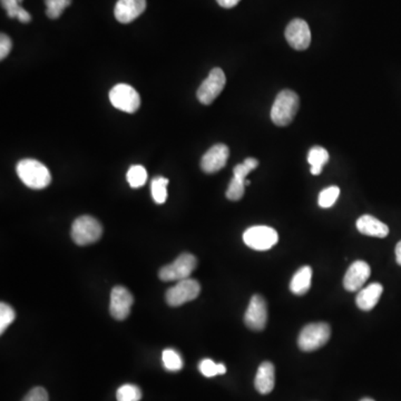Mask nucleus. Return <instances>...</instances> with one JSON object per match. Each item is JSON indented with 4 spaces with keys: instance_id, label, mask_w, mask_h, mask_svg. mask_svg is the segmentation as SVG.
<instances>
[{
    "instance_id": "f257e3e1",
    "label": "nucleus",
    "mask_w": 401,
    "mask_h": 401,
    "mask_svg": "<svg viewBox=\"0 0 401 401\" xmlns=\"http://www.w3.org/2000/svg\"><path fill=\"white\" fill-rule=\"evenodd\" d=\"M16 172L20 181L32 190H43L51 183V172L39 160H22L17 164Z\"/></svg>"
},
{
    "instance_id": "f03ea898",
    "label": "nucleus",
    "mask_w": 401,
    "mask_h": 401,
    "mask_svg": "<svg viewBox=\"0 0 401 401\" xmlns=\"http://www.w3.org/2000/svg\"><path fill=\"white\" fill-rule=\"evenodd\" d=\"M299 96L290 89L280 91L271 108V120L276 126H288L299 110Z\"/></svg>"
},
{
    "instance_id": "7ed1b4c3",
    "label": "nucleus",
    "mask_w": 401,
    "mask_h": 401,
    "mask_svg": "<svg viewBox=\"0 0 401 401\" xmlns=\"http://www.w3.org/2000/svg\"><path fill=\"white\" fill-rule=\"evenodd\" d=\"M331 328L324 322L307 324L301 330L298 339V345L305 352H312L324 347L329 341Z\"/></svg>"
},
{
    "instance_id": "20e7f679",
    "label": "nucleus",
    "mask_w": 401,
    "mask_h": 401,
    "mask_svg": "<svg viewBox=\"0 0 401 401\" xmlns=\"http://www.w3.org/2000/svg\"><path fill=\"white\" fill-rule=\"evenodd\" d=\"M103 234V227L95 217L83 215L74 221L72 227V238L77 246L95 243Z\"/></svg>"
},
{
    "instance_id": "39448f33",
    "label": "nucleus",
    "mask_w": 401,
    "mask_h": 401,
    "mask_svg": "<svg viewBox=\"0 0 401 401\" xmlns=\"http://www.w3.org/2000/svg\"><path fill=\"white\" fill-rule=\"evenodd\" d=\"M196 257L190 253H183L171 265H165L160 269L158 276L165 282L181 281L189 279L193 271L196 270Z\"/></svg>"
},
{
    "instance_id": "423d86ee",
    "label": "nucleus",
    "mask_w": 401,
    "mask_h": 401,
    "mask_svg": "<svg viewBox=\"0 0 401 401\" xmlns=\"http://www.w3.org/2000/svg\"><path fill=\"white\" fill-rule=\"evenodd\" d=\"M243 241L246 246L255 251H267L278 243L279 236L272 227L257 225L244 232Z\"/></svg>"
},
{
    "instance_id": "0eeeda50",
    "label": "nucleus",
    "mask_w": 401,
    "mask_h": 401,
    "mask_svg": "<svg viewBox=\"0 0 401 401\" xmlns=\"http://www.w3.org/2000/svg\"><path fill=\"white\" fill-rule=\"evenodd\" d=\"M110 101L115 108L129 114L136 112L141 106L139 94L127 84L114 86L110 91Z\"/></svg>"
},
{
    "instance_id": "6e6552de",
    "label": "nucleus",
    "mask_w": 401,
    "mask_h": 401,
    "mask_svg": "<svg viewBox=\"0 0 401 401\" xmlns=\"http://www.w3.org/2000/svg\"><path fill=\"white\" fill-rule=\"evenodd\" d=\"M200 292V284L194 279H185L177 282L166 292V303L171 307H179L196 299Z\"/></svg>"
},
{
    "instance_id": "1a4fd4ad",
    "label": "nucleus",
    "mask_w": 401,
    "mask_h": 401,
    "mask_svg": "<svg viewBox=\"0 0 401 401\" xmlns=\"http://www.w3.org/2000/svg\"><path fill=\"white\" fill-rule=\"evenodd\" d=\"M259 165L257 158H246L243 163L238 164L233 169V179L227 187V198L230 200H240L246 191V177Z\"/></svg>"
},
{
    "instance_id": "9d476101",
    "label": "nucleus",
    "mask_w": 401,
    "mask_h": 401,
    "mask_svg": "<svg viewBox=\"0 0 401 401\" xmlns=\"http://www.w3.org/2000/svg\"><path fill=\"white\" fill-rule=\"evenodd\" d=\"M227 83L224 72L221 68H213L209 76L198 89V99L203 105H210L222 93Z\"/></svg>"
},
{
    "instance_id": "9b49d317",
    "label": "nucleus",
    "mask_w": 401,
    "mask_h": 401,
    "mask_svg": "<svg viewBox=\"0 0 401 401\" xmlns=\"http://www.w3.org/2000/svg\"><path fill=\"white\" fill-rule=\"evenodd\" d=\"M267 322V305L265 298L254 294L244 314V324L253 331H262Z\"/></svg>"
},
{
    "instance_id": "f8f14e48",
    "label": "nucleus",
    "mask_w": 401,
    "mask_h": 401,
    "mask_svg": "<svg viewBox=\"0 0 401 401\" xmlns=\"http://www.w3.org/2000/svg\"><path fill=\"white\" fill-rule=\"evenodd\" d=\"M286 39L295 51H305L311 44L309 25L303 19H293L286 30Z\"/></svg>"
},
{
    "instance_id": "ddd939ff",
    "label": "nucleus",
    "mask_w": 401,
    "mask_h": 401,
    "mask_svg": "<svg viewBox=\"0 0 401 401\" xmlns=\"http://www.w3.org/2000/svg\"><path fill=\"white\" fill-rule=\"evenodd\" d=\"M134 298L125 286H116L110 293V312L118 321L125 320L131 313Z\"/></svg>"
},
{
    "instance_id": "4468645a",
    "label": "nucleus",
    "mask_w": 401,
    "mask_h": 401,
    "mask_svg": "<svg viewBox=\"0 0 401 401\" xmlns=\"http://www.w3.org/2000/svg\"><path fill=\"white\" fill-rule=\"evenodd\" d=\"M371 274L369 265L364 261H356L350 265L343 278V286L349 292L360 291Z\"/></svg>"
},
{
    "instance_id": "2eb2a0df",
    "label": "nucleus",
    "mask_w": 401,
    "mask_h": 401,
    "mask_svg": "<svg viewBox=\"0 0 401 401\" xmlns=\"http://www.w3.org/2000/svg\"><path fill=\"white\" fill-rule=\"evenodd\" d=\"M229 156H230V150L227 145H214L202 158L200 167L205 173H217L227 165Z\"/></svg>"
},
{
    "instance_id": "dca6fc26",
    "label": "nucleus",
    "mask_w": 401,
    "mask_h": 401,
    "mask_svg": "<svg viewBox=\"0 0 401 401\" xmlns=\"http://www.w3.org/2000/svg\"><path fill=\"white\" fill-rule=\"evenodd\" d=\"M146 9V0H118L114 15L122 24H129Z\"/></svg>"
},
{
    "instance_id": "f3484780",
    "label": "nucleus",
    "mask_w": 401,
    "mask_h": 401,
    "mask_svg": "<svg viewBox=\"0 0 401 401\" xmlns=\"http://www.w3.org/2000/svg\"><path fill=\"white\" fill-rule=\"evenodd\" d=\"M274 385H276V369L272 362L265 361L260 364L257 376L254 379V386L261 395H267L274 389Z\"/></svg>"
},
{
    "instance_id": "a211bd4d",
    "label": "nucleus",
    "mask_w": 401,
    "mask_h": 401,
    "mask_svg": "<svg viewBox=\"0 0 401 401\" xmlns=\"http://www.w3.org/2000/svg\"><path fill=\"white\" fill-rule=\"evenodd\" d=\"M356 225L357 230L364 236L383 238L389 234V227L369 214H364L359 217Z\"/></svg>"
},
{
    "instance_id": "6ab92c4d",
    "label": "nucleus",
    "mask_w": 401,
    "mask_h": 401,
    "mask_svg": "<svg viewBox=\"0 0 401 401\" xmlns=\"http://www.w3.org/2000/svg\"><path fill=\"white\" fill-rule=\"evenodd\" d=\"M383 292V286L380 284H371L361 289L357 294V307L362 311H370L377 305Z\"/></svg>"
},
{
    "instance_id": "aec40b11",
    "label": "nucleus",
    "mask_w": 401,
    "mask_h": 401,
    "mask_svg": "<svg viewBox=\"0 0 401 401\" xmlns=\"http://www.w3.org/2000/svg\"><path fill=\"white\" fill-rule=\"evenodd\" d=\"M311 279H312V269L309 265L300 267L294 273L293 278L290 282V290L295 295H303L311 288Z\"/></svg>"
},
{
    "instance_id": "412c9836",
    "label": "nucleus",
    "mask_w": 401,
    "mask_h": 401,
    "mask_svg": "<svg viewBox=\"0 0 401 401\" xmlns=\"http://www.w3.org/2000/svg\"><path fill=\"white\" fill-rule=\"evenodd\" d=\"M328 160H329V153L326 148L321 146L312 147L307 154V163L310 164L311 174L320 175Z\"/></svg>"
},
{
    "instance_id": "4be33fe9",
    "label": "nucleus",
    "mask_w": 401,
    "mask_h": 401,
    "mask_svg": "<svg viewBox=\"0 0 401 401\" xmlns=\"http://www.w3.org/2000/svg\"><path fill=\"white\" fill-rule=\"evenodd\" d=\"M20 3H23V0H1V5L7 11L9 18H17L19 22L27 24L32 20V16L23 8Z\"/></svg>"
},
{
    "instance_id": "5701e85b",
    "label": "nucleus",
    "mask_w": 401,
    "mask_h": 401,
    "mask_svg": "<svg viewBox=\"0 0 401 401\" xmlns=\"http://www.w3.org/2000/svg\"><path fill=\"white\" fill-rule=\"evenodd\" d=\"M167 185H169V179L165 177H158L153 179L151 191H152L153 200H155V203H165L167 200Z\"/></svg>"
},
{
    "instance_id": "b1692460",
    "label": "nucleus",
    "mask_w": 401,
    "mask_h": 401,
    "mask_svg": "<svg viewBox=\"0 0 401 401\" xmlns=\"http://www.w3.org/2000/svg\"><path fill=\"white\" fill-rule=\"evenodd\" d=\"M126 179L133 189L142 187L147 181V171L144 166L133 165L126 174Z\"/></svg>"
},
{
    "instance_id": "393cba45",
    "label": "nucleus",
    "mask_w": 401,
    "mask_h": 401,
    "mask_svg": "<svg viewBox=\"0 0 401 401\" xmlns=\"http://www.w3.org/2000/svg\"><path fill=\"white\" fill-rule=\"evenodd\" d=\"M163 364L169 371H179L183 368L182 357L174 349H165L162 353Z\"/></svg>"
},
{
    "instance_id": "a878e982",
    "label": "nucleus",
    "mask_w": 401,
    "mask_h": 401,
    "mask_svg": "<svg viewBox=\"0 0 401 401\" xmlns=\"http://www.w3.org/2000/svg\"><path fill=\"white\" fill-rule=\"evenodd\" d=\"M340 196V189L338 186H329L321 191L319 194L318 203L322 209H329L337 202Z\"/></svg>"
},
{
    "instance_id": "bb28decb",
    "label": "nucleus",
    "mask_w": 401,
    "mask_h": 401,
    "mask_svg": "<svg viewBox=\"0 0 401 401\" xmlns=\"http://www.w3.org/2000/svg\"><path fill=\"white\" fill-rule=\"evenodd\" d=\"M116 399L117 401H139L142 399V391L137 386L127 383L118 388Z\"/></svg>"
},
{
    "instance_id": "cd10ccee",
    "label": "nucleus",
    "mask_w": 401,
    "mask_h": 401,
    "mask_svg": "<svg viewBox=\"0 0 401 401\" xmlns=\"http://www.w3.org/2000/svg\"><path fill=\"white\" fill-rule=\"evenodd\" d=\"M46 15L51 19L62 16L63 11L72 4V0H45Z\"/></svg>"
},
{
    "instance_id": "c85d7f7f",
    "label": "nucleus",
    "mask_w": 401,
    "mask_h": 401,
    "mask_svg": "<svg viewBox=\"0 0 401 401\" xmlns=\"http://www.w3.org/2000/svg\"><path fill=\"white\" fill-rule=\"evenodd\" d=\"M16 319V312L11 305L1 303L0 305V333L3 334L6 329L13 324Z\"/></svg>"
},
{
    "instance_id": "c756f323",
    "label": "nucleus",
    "mask_w": 401,
    "mask_h": 401,
    "mask_svg": "<svg viewBox=\"0 0 401 401\" xmlns=\"http://www.w3.org/2000/svg\"><path fill=\"white\" fill-rule=\"evenodd\" d=\"M198 369H200V374L206 378L215 377L219 374V364H215L211 359H204V360L200 361Z\"/></svg>"
},
{
    "instance_id": "7c9ffc66",
    "label": "nucleus",
    "mask_w": 401,
    "mask_h": 401,
    "mask_svg": "<svg viewBox=\"0 0 401 401\" xmlns=\"http://www.w3.org/2000/svg\"><path fill=\"white\" fill-rule=\"evenodd\" d=\"M23 401H49V393L44 388L36 387L27 393Z\"/></svg>"
},
{
    "instance_id": "2f4dec72",
    "label": "nucleus",
    "mask_w": 401,
    "mask_h": 401,
    "mask_svg": "<svg viewBox=\"0 0 401 401\" xmlns=\"http://www.w3.org/2000/svg\"><path fill=\"white\" fill-rule=\"evenodd\" d=\"M13 49V42L6 34L0 36V58L5 59Z\"/></svg>"
},
{
    "instance_id": "473e14b6",
    "label": "nucleus",
    "mask_w": 401,
    "mask_h": 401,
    "mask_svg": "<svg viewBox=\"0 0 401 401\" xmlns=\"http://www.w3.org/2000/svg\"><path fill=\"white\" fill-rule=\"evenodd\" d=\"M217 1L223 8H233L240 3V0H217Z\"/></svg>"
},
{
    "instance_id": "72a5a7b5",
    "label": "nucleus",
    "mask_w": 401,
    "mask_h": 401,
    "mask_svg": "<svg viewBox=\"0 0 401 401\" xmlns=\"http://www.w3.org/2000/svg\"><path fill=\"white\" fill-rule=\"evenodd\" d=\"M396 260H397V263H398L399 265H401V241L400 242H398V244H397L396 246Z\"/></svg>"
},
{
    "instance_id": "f704fd0d",
    "label": "nucleus",
    "mask_w": 401,
    "mask_h": 401,
    "mask_svg": "<svg viewBox=\"0 0 401 401\" xmlns=\"http://www.w3.org/2000/svg\"><path fill=\"white\" fill-rule=\"evenodd\" d=\"M360 401H374V399L371 398H364V399H361Z\"/></svg>"
}]
</instances>
